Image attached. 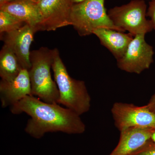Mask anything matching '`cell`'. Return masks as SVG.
<instances>
[{
    "instance_id": "cell-1",
    "label": "cell",
    "mask_w": 155,
    "mask_h": 155,
    "mask_svg": "<svg viewBox=\"0 0 155 155\" xmlns=\"http://www.w3.org/2000/svg\"><path fill=\"white\" fill-rule=\"evenodd\" d=\"M14 114L25 113L30 116L25 128L28 135L40 139L49 132L81 134L86 126L80 116L59 104L48 103L35 96H27L11 107Z\"/></svg>"
},
{
    "instance_id": "cell-2",
    "label": "cell",
    "mask_w": 155,
    "mask_h": 155,
    "mask_svg": "<svg viewBox=\"0 0 155 155\" xmlns=\"http://www.w3.org/2000/svg\"><path fill=\"white\" fill-rule=\"evenodd\" d=\"M53 51L52 69L59 91L58 104L81 116L88 112L91 106V98L85 82L71 77L61 59L58 49L54 48Z\"/></svg>"
},
{
    "instance_id": "cell-3",
    "label": "cell",
    "mask_w": 155,
    "mask_h": 155,
    "mask_svg": "<svg viewBox=\"0 0 155 155\" xmlns=\"http://www.w3.org/2000/svg\"><path fill=\"white\" fill-rule=\"evenodd\" d=\"M54 51L42 47L31 51V67L28 70L31 94L48 103L58 104L59 93L51 74Z\"/></svg>"
},
{
    "instance_id": "cell-4",
    "label": "cell",
    "mask_w": 155,
    "mask_h": 155,
    "mask_svg": "<svg viewBox=\"0 0 155 155\" xmlns=\"http://www.w3.org/2000/svg\"><path fill=\"white\" fill-rule=\"evenodd\" d=\"M104 2L105 0H84L71 7L70 25L73 26L79 35H90L100 28L122 32L111 21L105 8Z\"/></svg>"
},
{
    "instance_id": "cell-5",
    "label": "cell",
    "mask_w": 155,
    "mask_h": 155,
    "mask_svg": "<svg viewBox=\"0 0 155 155\" xmlns=\"http://www.w3.org/2000/svg\"><path fill=\"white\" fill-rule=\"evenodd\" d=\"M147 9L144 0H132L111 8L107 13L115 26L122 32L127 31L134 37L146 35L153 30L150 20L146 18Z\"/></svg>"
},
{
    "instance_id": "cell-6",
    "label": "cell",
    "mask_w": 155,
    "mask_h": 155,
    "mask_svg": "<svg viewBox=\"0 0 155 155\" xmlns=\"http://www.w3.org/2000/svg\"><path fill=\"white\" fill-rule=\"evenodd\" d=\"M111 111L115 126L120 131L132 127L155 129V114L146 105L139 107L116 102Z\"/></svg>"
},
{
    "instance_id": "cell-7",
    "label": "cell",
    "mask_w": 155,
    "mask_h": 155,
    "mask_svg": "<svg viewBox=\"0 0 155 155\" xmlns=\"http://www.w3.org/2000/svg\"><path fill=\"white\" fill-rule=\"evenodd\" d=\"M145 36V34H139L134 37L124 55L117 60L119 69L140 74L149 69L153 63L154 51L153 47L146 41Z\"/></svg>"
},
{
    "instance_id": "cell-8",
    "label": "cell",
    "mask_w": 155,
    "mask_h": 155,
    "mask_svg": "<svg viewBox=\"0 0 155 155\" xmlns=\"http://www.w3.org/2000/svg\"><path fill=\"white\" fill-rule=\"evenodd\" d=\"M37 3L42 18L41 31H55L70 25L71 6L68 0H39Z\"/></svg>"
},
{
    "instance_id": "cell-9",
    "label": "cell",
    "mask_w": 155,
    "mask_h": 155,
    "mask_svg": "<svg viewBox=\"0 0 155 155\" xmlns=\"http://www.w3.org/2000/svg\"><path fill=\"white\" fill-rule=\"evenodd\" d=\"M35 30L28 24L17 30L1 34V40L17 56L22 69L31 67L30 46L34 40Z\"/></svg>"
},
{
    "instance_id": "cell-10",
    "label": "cell",
    "mask_w": 155,
    "mask_h": 155,
    "mask_svg": "<svg viewBox=\"0 0 155 155\" xmlns=\"http://www.w3.org/2000/svg\"><path fill=\"white\" fill-rule=\"evenodd\" d=\"M31 94L28 70L22 69L17 77L10 81H0V98L2 108L11 107Z\"/></svg>"
},
{
    "instance_id": "cell-11",
    "label": "cell",
    "mask_w": 155,
    "mask_h": 155,
    "mask_svg": "<svg viewBox=\"0 0 155 155\" xmlns=\"http://www.w3.org/2000/svg\"><path fill=\"white\" fill-rule=\"evenodd\" d=\"M155 129L129 127L120 131L119 143L109 155H130L150 139Z\"/></svg>"
},
{
    "instance_id": "cell-12",
    "label": "cell",
    "mask_w": 155,
    "mask_h": 155,
    "mask_svg": "<svg viewBox=\"0 0 155 155\" xmlns=\"http://www.w3.org/2000/svg\"><path fill=\"white\" fill-rule=\"evenodd\" d=\"M0 10L23 21L35 32L41 31L42 18L37 3L31 0H16L0 6Z\"/></svg>"
},
{
    "instance_id": "cell-13",
    "label": "cell",
    "mask_w": 155,
    "mask_h": 155,
    "mask_svg": "<svg viewBox=\"0 0 155 155\" xmlns=\"http://www.w3.org/2000/svg\"><path fill=\"white\" fill-rule=\"evenodd\" d=\"M93 34L99 38L101 44L112 53L116 61L124 55L134 38L130 33H124L110 28H97Z\"/></svg>"
},
{
    "instance_id": "cell-14",
    "label": "cell",
    "mask_w": 155,
    "mask_h": 155,
    "mask_svg": "<svg viewBox=\"0 0 155 155\" xmlns=\"http://www.w3.org/2000/svg\"><path fill=\"white\" fill-rule=\"evenodd\" d=\"M22 69L18 58L11 49L4 45L0 51L1 80L10 81L17 77Z\"/></svg>"
},
{
    "instance_id": "cell-15",
    "label": "cell",
    "mask_w": 155,
    "mask_h": 155,
    "mask_svg": "<svg viewBox=\"0 0 155 155\" xmlns=\"http://www.w3.org/2000/svg\"><path fill=\"white\" fill-rule=\"evenodd\" d=\"M26 23L5 11L0 10V34L17 30Z\"/></svg>"
},
{
    "instance_id": "cell-16",
    "label": "cell",
    "mask_w": 155,
    "mask_h": 155,
    "mask_svg": "<svg viewBox=\"0 0 155 155\" xmlns=\"http://www.w3.org/2000/svg\"><path fill=\"white\" fill-rule=\"evenodd\" d=\"M130 155H155V143L150 140Z\"/></svg>"
},
{
    "instance_id": "cell-17",
    "label": "cell",
    "mask_w": 155,
    "mask_h": 155,
    "mask_svg": "<svg viewBox=\"0 0 155 155\" xmlns=\"http://www.w3.org/2000/svg\"><path fill=\"white\" fill-rule=\"evenodd\" d=\"M147 16L150 18V22L153 29H155V0H151L149 3Z\"/></svg>"
},
{
    "instance_id": "cell-18",
    "label": "cell",
    "mask_w": 155,
    "mask_h": 155,
    "mask_svg": "<svg viewBox=\"0 0 155 155\" xmlns=\"http://www.w3.org/2000/svg\"><path fill=\"white\" fill-rule=\"evenodd\" d=\"M146 105L150 110L155 114V93L150 99L149 101Z\"/></svg>"
},
{
    "instance_id": "cell-19",
    "label": "cell",
    "mask_w": 155,
    "mask_h": 155,
    "mask_svg": "<svg viewBox=\"0 0 155 155\" xmlns=\"http://www.w3.org/2000/svg\"><path fill=\"white\" fill-rule=\"evenodd\" d=\"M84 0H68L69 4H70L71 7L73 5H75V4H78V3L81 2H83Z\"/></svg>"
},
{
    "instance_id": "cell-20",
    "label": "cell",
    "mask_w": 155,
    "mask_h": 155,
    "mask_svg": "<svg viewBox=\"0 0 155 155\" xmlns=\"http://www.w3.org/2000/svg\"><path fill=\"white\" fill-rule=\"evenodd\" d=\"M16 0H0V6L3 5L7 3L11 2H14Z\"/></svg>"
},
{
    "instance_id": "cell-21",
    "label": "cell",
    "mask_w": 155,
    "mask_h": 155,
    "mask_svg": "<svg viewBox=\"0 0 155 155\" xmlns=\"http://www.w3.org/2000/svg\"><path fill=\"white\" fill-rule=\"evenodd\" d=\"M150 140H151L152 142L154 143H155V130L154 131L153 133L152 134L151 137L150 139Z\"/></svg>"
},
{
    "instance_id": "cell-22",
    "label": "cell",
    "mask_w": 155,
    "mask_h": 155,
    "mask_svg": "<svg viewBox=\"0 0 155 155\" xmlns=\"http://www.w3.org/2000/svg\"><path fill=\"white\" fill-rule=\"evenodd\" d=\"M31 1H33V2H35L37 3L39 0H31Z\"/></svg>"
}]
</instances>
